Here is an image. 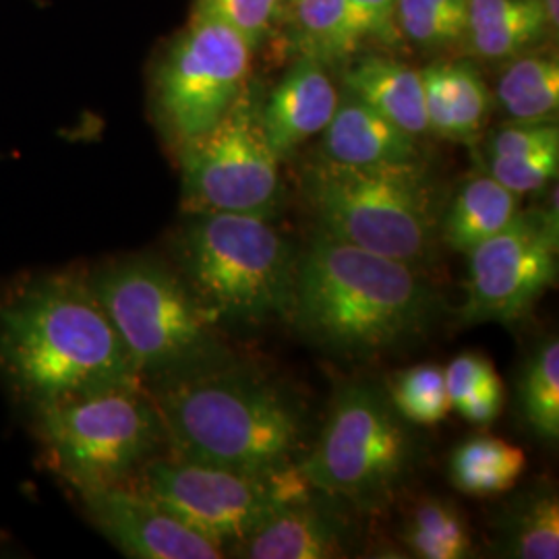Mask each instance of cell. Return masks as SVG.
Here are the masks:
<instances>
[{"instance_id":"8fae6325","label":"cell","mask_w":559,"mask_h":559,"mask_svg":"<svg viewBox=\"0 0 559 559\" xmlns=\"http://www.w3.org/2000/svg\"><path fill=\"white\" fill-rule=\"evenodd\" d=\"M251 48L221 23L191 21L162 62L156 102L177 145L207 131L247 87Z\"/></svg>"},{"instance_id":"f1b7e54d","label":"cell","mask_w":559,"mask_h":559,"mask_svg":"<svg viewBox=\"0 0 559 559\" xmlns=\"http://www.w3.org/2000/svg\"><path fill=\"white\" fill-rule=\"evenodd\" d=\"M547 29L543 7L539 0H533L516 15L473 29L466 38L471 40V50L480 59L501 60L516 57L520 50L539 41Z\"/></svg>"},{"instance_id":"7402d4cb","label":"cell","mask_w":559,"mask_h":559,"mask_svg":"<svg viewBox=\"0 0 559 559\" xmlns=\"http://www.w3.org/2000/svg\"><path fill=\"white\" fill-rule=\"evenodd\" d=\"M293 40L302 57L334 64L359 50L344 0H293Z\"/></svg>"},{"instance_id":"7a4b0ae2","label":"cell","mask_w":559,"mask_h":559,"mask_svg":"<svg viewBox=\"0 0 559 559\" xmlns=\"http://www.w3.org/2000/svg\"><path fill=\"white\" fill-rule=\"evenodd\" d=\"M440 307L417 265L320 230L297 255L288 320L323 350L367 359L427 334Z\"/></svg>"},{"instance_id":"277c9868","label":"cell","mask_w":559,"mask_h":559,"mask_svg":"<svg viewBox=\"0 0 559 559\" xmlns=\"http://www.w3.org/2000/svg\"><path fill=\"white\" fill-rule=\"evenodd\" d=\"M187 216L170 242L173 267L221 325L288 320L299 253L270 224V216Z\"/></svg>"},{"instance_id":"5bb4252c","label":"cell","mask_w":559,"mask_h":559,"mask_svg":"<svg viewBox=\"0 0 559 559\" xmlns=\"http://www.w3.org/2000/svg\"><path fill=\"white\" fill-rule=\"evenodd\" d=\"M338 98L325 64L302 57L261 106V129L276 158H286L302 141L323 133Z\"/></svg>"},{"instance_id":"4316f807","label":"cell","mask_w":559,"mask_h":559,"mask_svg":"<svg viewBox=\"0 0 559 559\" xmlns=\"http://www.w3.org/2000/svg\"><path fill=\"white\" fill-rule=\"evenodd\" d=\"M396 23L400 36L438 48L466 36L468 9L456 0H399Z\"/></svg>"},{"instance_id":"4fadbf2b","label":"cell","mask_w":559,"mask_h":559,"mask_svg":"<svg viewBox=\"0 0 559 559\" xmlns=\"http://www.w3.org/2000/svg\"><path fill=\"white\" fill-rule=\"evenodd\" d=\"M85 510L122 554L138 559H218L226 549L203 537L131 485L80 493Z\"/></svg>"},{"instance_id":"1f68e13d","label":"cell","mask_w":559,"mask_h":559,"mask_svg":"<svg viewBox=\"0 0 559 559\" xmlns=\"http://www.w3.org/2000/svg\"><path fill=\"white\" fill-rule=\"evenodd\" d=\"M399 0H344L346 21L355 41L373 40L392 44L400 38L396 23Z\"/></svg>"},{"instance_id":"6da1fadb","label":"cell","mask_w":559,"mask_h":559,"mask_svg":"<svg viewBox=\"0 0 559 559\" xmlns=\"http://www.w3.org/2000/svg\"><path fill=\"white\" fill-rule=\"evenodd\" d=\"M0 376L34 413L145 388L81 270L36 274L0 295Z\"/></svg>"},{"instance_id":"836d02e7","label":"cell","mask_w":559,"mask_h":559,"mask_svg":"<svg viewBox=\"0 0 559 559\" xmlns=\"http://www.w3.org/2000/svg\"><path fill=\"white\" fill-rule=\"evenodd\" d=\"M531 2L533 0H468V32L512 17Z\"/></svg>"},{"instance_id":"e575fe53","label":"cell","mask_w":559,"mask_h":559,"mask_svg":"<svg viewBox=\"0 0 559 559\" xmlns=\"http://www.w3.org/2000/svg\"><path fill=\"white\" fill-rule=\"evenodd\" d=\"M539 2L540 7H543V13H545L547 27H554V29H558L559 0H539Z\"/></svg>"},{"instance_id":"83f0119b","label":"cell","mask_w":559,"mask_h":559,"mask_svg":"<svg viewBox=\"0 0 559 559\" xmlns=\"http://www.w3.org/2000/svg\"><path fill=\"white\" fill-rule=\"evenodd\" d=\"M506 556L519 559L559 558V503L551 493H537L520 506L508 528Z\"/></svg>"},{"instance_id":"30bf717a","label":"cell","mask_w":559,"mask_h":559,"mask_svg":"<svg viewBox=\"0 0 559 559\" xmlns=\"http://www.w3.org/2000/svg\"><path fill=\"white\" fill-rule=\"evenodd\" d=\"M260 110L253 90L245 87L216 124L179 145L187 214H274L280 160L263 135Z\"/></svg>"},{"instance_id":"d4e9b609","label":"cell","mask_w":559,"mask_h":559,"mask_svg":"<svg viewBox=\"0 0 559 559\" xmlns=\"http://www.w3.org/2000/svg\"><path fill=\"white\" fill-rule=\"evenodd\" d=\"M520 406L531 429L547 443L559 438V342L547 338L526 360L520 380Z\"/></svg>"},{"instance_id":"cb8c5ba5","label":"cell","mask_w":559,"mask_h":559,"mask_svg":"<svg viewBox=\"0 0 559 559\" xmlns=\"http://www.w3.org/2000/svg\"><path fill=\"white\" fill-rule=\"evenodd\" d=\"M402 537L408 549L423 559H464L473 554L466 520L454 503L445 500L419 503Z\"/></svg>"},{"instance_id":"ac0fdd59","label":"cell","mask_w":559,"mask_h":559,"mask_svg":"<svg viewBox=\"0 0 559 559\" xmlns=\"http://www.w3.org/2000/svg\"><path fill=\"white\" fill-rule=\"evenodd\" d=\"M344 90L415 138L429 131L420 71L400 60L385 57L357 60L344 73Z\"/></svg>"},{"instance_id":"2e32d148","label":"cell","mask_w":559,"mask_h":559,"mask_svg":"<svg viewBox=\"0 0 559 559\" xmlns=\"http://www.w3.org/2000/svg\"><path fill=\"white\" fill-rule=\"evenodd\" d=\"M249 559H330L346 551L344 524L311 498L278 510L260 531L230 547Z\"/></svg>"},{"instance_id":"9c48e42d","label":"cell","mask_w":559,"mask_h":559,"mask_svg":"<svg viewBox=\"0 0 559 559\" xmlns=\"http://www.w3.org/2000/svg\"><path fill=\"white\" fill-rule=\"evenodd\" d=\"M131 483L224 549L251 537L282 508L307 500L313 489L297 462L255 475L175 456L150 460Z\"/></svg>"},{"instance_id":"5b68a950","label":"cell","mask_w":559,"mask_h":559,"mask_svg":"<svg viewBox=\"0 0 559 559\" xmlns=\"http://www.w3.org/2000/svg\"><path fill=\"white\" fill-rule=\"evenodd\" d=\"M90 282L145 390L226 359L221 321L173 265L127 258L92 272Z\"/></svg>"},{"instance_id":"ba28073f","label":"cell","mask_w":559,"mask_h":559,"mask_svg":"<svg viewBox=\"0 0 559 559\" xmlns=\"http://www.w3.org/2000/svg\"><path fill=\"white\" fill-rule=\"evenodd\" d=\"M417 443L408 420L373 383L350 381L334 396L320 440L297 462L321 493L371 508L413 471Z\"/></svg>"},{"instance_id":"d6986e66","label":"cell","mask_w":559,"mask_h":559,"mask_svg":"<svg viewBox=\"0 0 559 559\" xmlns=\"http://www.w3.org/2000/svg\"><path fill=\"white\" fill-rule=\"evenodd\" d=\"M520 212V195L493 177L468 180L440 218V237L450 249L471 253L483 240L501 233Z\"/></svg>"},{"instance_id":"ffe728a7","label":"cell","mask_w":559,"mask_h":559,"mask_svg":"<svg viewBox=\"0 0 559 559\" xmlns=\"http://www.w3.org/2000/svg\"><path fill=\"white\" fill-rule=\"evenodd\" d=\"M524 468L522 448L493 436H477L452 452L450 479L468 496H496L512 489Z\"/></svg>"},{"instance_id":"4dcf8cb0","label":"cell","mask_w":559,"mask_h":559,"mask_svg":"<svg viewBox=\"0 0 559 559\" xmlns=\"http://www.w3.org/2000/svg\"><path fill=\"white\" fill-rule=\"evenodd\" d=\"M558 166L559 145H556L526 156L489 158V177L522 198L524 193L539 191L549 180L556 179Z\"/></svg>"},{"instance_id":"7c38bea8","label":"cell","mask_w":559,"mask_h":559,"mask_svg":"<svg viewBox=\"0 0 559 559\" xmlns=\"http://www.w3.org/2000/svg\"><path fill=\"white\" fill-rule=\"evenodd\" d=\"M558 200L554 207L519 212L501 233L483 240L468 258L466 323H514L558 280Z\"/></svg>"},{"instance_id":"d590c367","label":"cell","mask_w":559,"mask_h":559,"mask_svg":"<svg viewBox=\"0 0 559 559\" xmlns=\"http://www.w3.org/2000/svg\"><path fill=\"white\" fill-rule=\"evenodd\" d=\"M288 2H293V0H288Z\"/></svg>"},{"instance_id":"44dd1931","label":"cell","mask_w":559,"mask_h":559,"mask_svg":"<svg viewBox=\"0 0 559 559\" xmlns=\"http://www.w3.org/2000/svg\"><path fill=\"white\" fill-rule=\"evenodd\" d=\"M498 100L516 122H547L558 112V60L547 57L516 60L500 78Z\"/></svg>"},{"instance_id":"484cf974","label":"cell","mask_w":559,"mask_h":559,"mask_svg":"<svg viewBox=\"0 0 559 559\" xmlns=\"http://www.w3.org/2000/svg\"><path fill=\"white\" fill-rule=\"evenodd\" d=\"M385 394L400 417L413 425H436L445 419L452 408L443 367L431 362L394 373L385 385Z\"/></svg>"},{"instance_id":"603a6c76","label":"cell","mask_w":559,"mask_h":559,"mask_svg":"<svg viewBox=\"0 0 559 559\" xmlns=\"http://www.w3.org/2000/svg\"><path fill=\"white\" fill-rule=\"evenodd\" d=\"M445 390L452 408L473 425H489L503 408V383L493 362L475 353L460 355L445 369Z\"/></svg>"},{"instance_id":"9a60e30c","label":"cell","mask_w":559,"mask_h":559,"mask_svg":"<svg viewBox=\"0 0 559 559\" xmlns=\"http://www.w3.org/2000/svg\"><path fill=\"white\" fill-rule=\"evenodd\" d=\"M323 158L350 166L419 162L417 138L344 90L323 131Z\"/></svg>"},{"instance_id":"52a82bcc","label":"cell","mask_w":559,"mask_h":559,"mask_svg":"<svg viewBox=\"0 0 559 559\" xmlns=\"http://www.w3.org/2000/svg\"><path fill=\"white\" fill-rule=\"evenodd\" d=\"M34 419L48 466L80 493L129 485L166 448L160 413L145 388L50 404Z\"/></svg>"},{"instance_id":"d6a6232c","label":"cell","mask_w":559,"mask_h":559,"mask_svg":"<svg viewBox=\"0 0 559 559\" xmlns=\"http://www.w3.org/2000/svg\"><path fill=\"white\" fill-rule=\"evenodd\" d=\"M559 145L556 124L547 122H516L501 127L489 143V158H514L535 154L547 147Z\"/></svg>"},{"instance_id":"8992f818","label":"cell","mask_w":559,"mask_h":559,"mask_svg":"<svg viewBox=\"0 0 559 559\" xmlns=\"http://www.w3.org/2000/svg\"><path fill=\"white\" fill-rule=\"evenodd\" d=\"M321 233L419 265L440 228L436 189L419 162L350 166L321 158L305 175Z\"/></svg>"},{"instance_id":"3957f363","label":"cell","mask_w":559,"mask_h":559,"mask_svg":"<svg viewBox=\"0 0 559 559\" xmlns=\"http://www.w3.org/2000/svg\"><path fill=\"white\" fill-rule=\"evenodd\" d=\"M147 392L175 459L255 475L295 464L302 443L299 406L253 367L224 359Z\"/></svg>"},{"instance_id":"f546056e","label":"cell","mask_w":559,"mask_h":559,"mask_svg":"<svg viewBox=\"0 0 559 559\" xmlns=\"http://www.w3.org/2000/svg\"><path fill=\"white\" fill-rule=\"evenodd\" d=\"M284 0H195L191 21L221 23L255 50L272 32Z\"/></svg>"},{"instance_id":"e0dca14e","label":"cell","mask_w":559,"mask_h":559,"mask_svg":"<svg viewBox=\"0 0 559 559\" xmlns=\"http://www.w3.org/2000/svg\"><path fill=\"white\" fill-rule=\"evenodd\" d=\"M420 80L429 131L445 140H475L491 104L479 71L468 62L440 60L425 67Z\"/></svg>"}]
</instances>
